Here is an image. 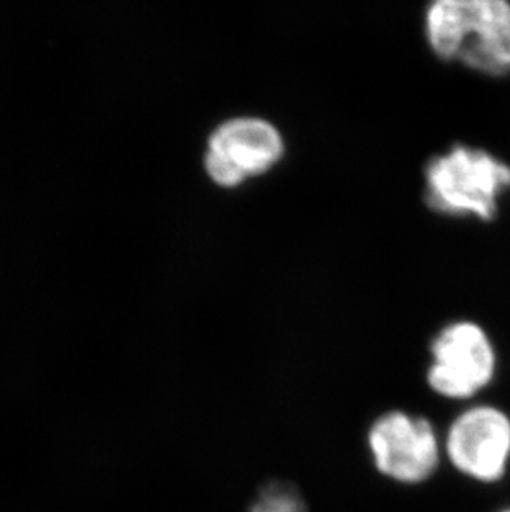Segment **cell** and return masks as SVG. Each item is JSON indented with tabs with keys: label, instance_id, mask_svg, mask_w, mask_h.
Masks as SVG:
<instances>
[{
	"label": "cell",
	"instance_id": "6da1fadb",
	"mask_svg": "<svg viewBox=\"0 0 510 512\" xmlns=\"http://www.w3.org/2000/svg\"><path fill=\"white\" fill-rule=\"evenodd\" d=\"M429 49L487 77L510 75L509 0H436L424 14Z\"/></svg>",
	"mask_w": 510,
	"mask_h": 512
},
{
	"label": "cell",
	"instance_id": "7a4b0ae2",
	"mask_svg": "<svg viewBox=\"0 0 510 512\" xmlns=\"http://www.w3.org/2000/svg\"><path fill=\"white\" fill-rule=\"evenodd\" d=\"M510 189V166L489 151L454 145L424 170V201L434 213L494 221Z\"/></svg>",
	"mask_w": 510,
	"mask_h": 512
},
{
	"label": "cell",
	"instance_id": "3957f363",
	"mask_svg": "<svg viewBox=\"0 0 510 512\" xmlns=\"http://www.w3.org/2000/svg\"><path fill=\"white\" fill-rule=\"evenodd\" d=\"M285 155L284 136L272 121L236 116L207 138L204 170L219 188L232 189L269 173Z\"/></svg>",
	"mask_w": 510,
	"mask_h": 512
},
{
	"label": "cell",
	"instance_id": "277c9868",
	"mask_svg": "<svg viewBox=\"0 0 510 512\" xmlns=\"http://www.w3.org/2000/svg\"><path fill=\"white\" fill-rule=\"evenodd\" d=\"M433 362L428 383L449 400H469L491 385L497 372V353L481 325L458 320L439 330L431 342Z\"/></svg>",
	"mask_w": 510,
	"mask_h": 512
},
{
	"label": "cell",
	"instance_id": "5b68a950",
	"mask_svg": "<svg viewBox=\"0 0 510 512\" xmlns=\"http://www.w3.org/2000/svg\"><path fill=\"white\" fill-rule=\"evenodd\" d=\"M368 445L375 466L398 483L419 484L438 469L439 441L431 421L388 411L371 425Z\"/></svg>",
	"mask_w": 510,
	"mask_h": 512
},
{
	"label": "cell",
	"instance_id": "8992f818",
	"mask_svg": "<svg viewBox=\"0 0 510 512\" xmlns=\"http://www.w3.org/2000/svg\"><path fill=\"white\" fill-rule=\"evenodd\" d=\"M446 455L454 468L479 483H497L510 463V416L491 405L462 411L449 426Z\"/></svg>",
	"mask_w": 510,
	"mask_h": 512
},
{
	"label": "cell",
	"instance_id": "52a82bcc",
	"mask_svg": "<svg viewBox=\"0 0 510 512\" xmlns=\"http://www.w3.org/2000/svg\"><path fill=\"white\" fill-rule=\"evenodd\" d=\"M249 512H308L304 498L289 484L270 483L260 491Z\"/></svg>",
	"mask_w": 510,
	"mask_h": 512
},
{
	"label": "cell",
	"instance_id": "ba28073f",
	"mask_svg": "<svg viewBox=\"0 0 510 512\" xmlns=\"http://www.w3.org/2000/svg\"><path fill=\"white\" fill-rule=\"evenodd\" d=\"M502 512H510V509H506V511H502Z\"/></svg>",
	"mask_w": 510,
	"mask_h": 512
}]
</instances>
